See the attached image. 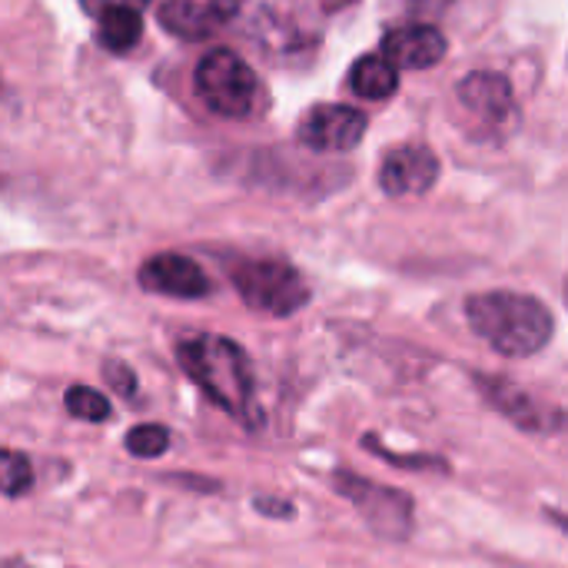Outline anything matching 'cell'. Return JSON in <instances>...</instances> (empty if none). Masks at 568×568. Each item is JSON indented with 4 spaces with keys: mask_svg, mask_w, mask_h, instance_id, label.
I'll return each instance as SVG.
<instances>
[{
    "mask_svg": "<svg viewBox=\"0 0 568 568\" xmlns=\"http://www.w3.org/2000/svg\"><path fill=\"white\" fill-rule=\"evenodd\" d=\"M67 413L80 423H106L110 419V399L90 386H70L67 389Z\"/></svg>",
    "mask_w": 568,
    "mask_h": 568,
    "instance_id": "obj_16",
    "label": "cell"
},
{
    "mask_svg": "<svg viewBox=\"0 0 568 568\" xmlns=\"http://www.w3.org/2000/svg\"><path fill=\"white\" fill-rule=\"evenodd\" d=\"M439 180V156L429 146L403 143L386 153L379 166V186L389 196H419Z\"/></svg>",
    "mask_w": 568,
    "mask_h": 568,
    "instance_id": "obj_8",
    "label": "cell"
},
{
    "mask_svg": "<svg viewBox=\"0 0 568 568\" xmlns=\"http://www.w3.org/2000/svg\"><path fill=\"white\" fill-rule=\"evenodd\" d=\"M466 320L479 339L513 359H529L542 353L556 333V320L542 300L509 290L473 296L466 303Z\"/></svg>",
    "mask_w": 568,
    "mask_h": 568,
    "instance_id": "obj_2",
    "label": "cell"
},
{
    "mask_svg": "<svg viewBox=\"0 0 568 568\" xmlns=\"http://www.w3.org/2000/svg\"><path fill=\"white\" fill-rule=\"evenodd\" d=\"M233 286L240 300L266 316H293L310 303L306 280L283 260H243L233 266Z\"/></svg>",
    "mask_w": 568,
    "mask_h": 568,
    "instance_id": "obj_5",
    "label": "cell"
},
{
    "mask_svg": "<svg viewBox=\"0 0 568 568\" xmlns=\"http://www.w3.org/2000/svg\"><path fill=\"white\" fill-rule=\"evenodd\" d=\"M136 280L146 293L173 296V300H203L210 293V276L190 256H180V253L150 256L140 266Z\"/></svg>",
    "mask_w": 568,
    "mask_h": 568,
    "instance_id": "obj_9",
    "label": "cell"
},
{
    "mask_svg": "<svg viewBox=\"0 0 568 568\" xmlns=\"http://www.w3.org/2000/svg\"><path fill=\"white\" fill-rule=\"evenodd\" d=\"M80 3H83V10H87V13L100 17V13H106V10H116V7H133V10H143L150 0H80Z\"/></svg>",
    "mask_w": 568,
    "mask_h": 568,
    "instance_id": "obj_20",
    "label": "cell"
},
{
    "mask_svg": "<svg viewBox=\"0 0 568 568\" xmlns=\"http://www.w3.org/2000/svg\"><path fill=\"white\" fill-rule=\"evenodd\" d=\"M126 449L136 459H160L170 449V433H166V426H156V423L133 426L126 433Z\"/></svg>",
    "mask_w": 568,
    "mask_h": 568,
    "instance_id": "obj_17",
    "label": "cell"
},
{
    "mask_svg": "<svg viewBox=\"0 0 568 568\" xmlns=\"http://www.w3.org/2000/svg\"><path fill=\"white\" fill-rule=\"evenodd\" d=\"M476 383H479V393L523 433H532V436L562 433V409L532 396L519 383L503 379V376H476Z\"/></svg>",
    "mask_w": 568,
    "mask_h": 568,
    "instance_id": "obj_6",
    "label": "cell"
},
{
    "mask_svg": "<svg viewBox=\"0 0 568 568\" xmlns=\"http://www.w3.org/2000/svg\"><path fill=\"white\" fill-rule=\"evenodd\" d=\"M103 379L110 383V389H113L116 396H123V399H133V396H136V376H133V369H130L126 363L106 359V363H103Z\"/></svg>",
    "mask_w": 568,
    "mask_h": 568,
    "instance_id": "obj_18",
    "label": "cell"
},
{
    "mask_svg": "<svg viewBox=\"0 0 568 568\" xmlns=\"http://www.w3.org/2000/svg\"><path fill=\"white\" fill-rule=\"evenodd\" d=\"M236 3H223V0H166L160 7V23L183 37V40H203L210 33H216L230 17H233Z\"/></svg>",
    "mask_w": 568,
    "mask_h": 568,
    "instance_id": "obj_11",
    "label": "cell"
},
{
    "mask_svg": "<svg viewBox=\"0 0 568 568\" xmlns=\"http://www.w3.org/2000/svg\"><path fill=\"white\" fill-rule=\"evenodd\" d=\"M459 100L469 113L483 116L486 123H499L513 113V87L499 73H469L459 83Z\"/></svg>",
    "mask_w": 568,
    "mask_h": 568,
    "instance_id": "obj_12",
    "label": "cell"
},
{
    "mask_svg": "<svg viewBox=\"0 0 568 568\" xmlns=\"http://www.w3.org/2000/svg\"><path fill=\"white\" fill-rule=\"evenodd\" d=\"M143 33V20H140V10L133 7H116V10H106L100 13V43L113 53H123L130 50Z\"/></svg>",
    "mask_w": 568,
    "mask_h": 568,
    "instance_id": "obj_14",
    "label": "cell"
},
{
    "mask_svg": "<svg viewBox=\"0 0 568 568\" xmlns=\"http://www.w3.org/2000/svg\"><path fill=\"white\" fill-rule=\"evenodd\" d=\"M366 126H369V120L363 110L346 106V103H320L303 116L300 140L320 153H343L363 140Z\"/></svg>",
    "mask_w": 568,
    "mask_h": 568,
    "instance_id": "obj_7",
    "label": "cell"
},
{
    "mask_svg": "<svg viewBox=\"0 0 568 568\" xmlns=\"http://www.w3.org/2000/svg\"><path fill=\"white\" fill-rule=\"evenodd\" d=\"M183 373L236 423L246 429L260 426V406H256V383H253V366L250 356L243 353L240 343L216 336V333H200L180 343L176 349Z\"/></svg>",
    "mask_w": 568,
    "mask_h": 568,
    "instance_id": "obj_1",
    "label": "cell"
},
{
    "mask_svg": "<svg viewBox=\"0 0 568 568\" xmlns=\"http://www.w3.org/2000/svg\"><path fill=\"white\" fill-rule=\"evenodd\" d=\"M33 486V466L23 453L0 446V496H23Z\"/></svg>",
    "mask_w": 568,
    "mask_h": 568,
    "instance_id": "obj_15",
    "label": "cell"
},
{
    "mask_svg": "<svg viewBox=\"0 0 568 568\" xmlns=\"http://www.w3.org/2000/svg\"><path fill=\"white\" fill-rule=\"evenodd\" d=\"M383 57L393 67H406V70H426L436 67L446 57V37L439 27L433 23H409V27H396L383 37Z\"/></svg>",
    "mask_w": 568,
    "mask_h": 568,
    "instance_id": "obj_10",
    "label": "cell"
},
{
    "mask_svg": "<svg viewBox=\"0 0 568 568\" xmlns=\"http://www.w3.org/2000/svg\"><path fill=\"white\" fill-rule=\"evenodd\" d=\"M349 87L363 100H389L399 87V73L383 53H369L356 60V67L349 70Z\"/></svg>",
    "mask_w": 568,
    "mask_h": 568,
    "instance_id": "obj_13",
    "label": "cell"
},
{
    "mask_svg": "<svg viewBox=\"0 0 568 568\" xmlns=\"http://www.w3.org/2000/svg\"><path fill=\"white\" fill-rule=\"evenodd\" d=\"M196 97L226 120H246L260 106V80L233 50H210L193 70Z\"/></svg>",
    "mask_w": 568,
    "mask_h": 568,
    "instance_id": "obj_3",
    "label": "cell"
},
{
    "mask_svg": "<svg viewBox=\"0 0 568 568\" xmlns=\"http://www.w3.org/2000/svg\"><path fill=\"white\" fill-rule=\"evenodd\" d=\"M260 509H263V513H283V516H293V506H290V503H280V499H276V503H260Z\"/></svg>",
    "mask_w": 568,
    "mask_h": 568,
    "instance_id": "obj_21",
    "label": "cell"
},
{
    "mask_svg": "<svg viewBox=\"0 0 568 568\" xmlns=\"http://www.w3.org/2000/svg\"><path fill=\"white\" fill-rule=\"evenodd\" d=\"M366 449H373V453H376L379 459H386V463H396L399 469H443V473H446V463H443V459H433V456H396V453L376 446L369 436H366Z\"/></svg>",
    "mask_w": 568,
    "mask_h": 568,
    "instance_id": "obj_19",
    "label": "cell"
},
{
    "mask_svg": "<svg viewBox=\"0 0 568 568\" xmlns=\"http://www.w3.org/2000/svg\"><path fill=\"white\" fill-rule=\"evenodd\" d=\"M333 489L336 496H343L359 516L363 523L373 529V536L386 539V542H406L416 529V503L409 493L396 489V486H383L373 483L359 473H333Z\"/></svg>",
    "mask_w": 568,
    "mask_h": 568,
    "instance_id": "obj_4",
    "label": "cell"
}]
</instances>
